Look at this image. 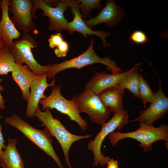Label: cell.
Here are the masks:
<instances>
[{
    "instance_id": "6da1fadb",
    "label": "cell",
    "mask_w": 168,
    "mask_h": 168,
    "mask_svg": "<svg viewBox=\"0 0 168 168\" xmlns=\"http://www.w3.org/2000/svg\"><path fill=\"white\" fill-rule=\"evenodd\" d=\"M139 127L136 130L123 133L117 131L114 132L108 135L109 140L111 145L115 146L120 140L126 138H131L140 142L139 146L142 147L144 152L152 149V144L157 141L163 140L165 145L168 147V126L166 124H161L158 127L153 125L139 122Z\"/></svg>"
},
{
    "instance_id": "7a4b0ae2",
    "label": "cell",
    "mask_w": 168,
    "mask_h": 168,
    "mask_svg": "<svg viewBox=\"0 0 168 168\" xmlns=\"http://www.w3.org/2000/svg\"><path fill=\"white\" fill-rule=\"evenodd\" d=\"M94 43V40L92 39L87 50L78 56L65 60L61 63H55L50 64L47 74V79H54L58 73L66 69L71 68L81 69L87 65L96 63L105 65L107 68L112 72V74L121 72L122 70L121 68L109 57L102 58L97 54L93 49Z\"/></svg>"
},
{
    "instance_id": "3957f363",
    "label": "cell",
    "mask_w": 168,
    "mask_h": 168,
    "mask_svg": "<svg viewBox=\"0 0 168 168\" xmlns=\"http://www.w3.org/2000/svg\"><path fill=\"white\" fill-rule=\"evenodd\" d=\"M4 122L19 130L28 139L50 156L58 168H64L52 145L53 136L47 129L45 128L42 130L35 129L15 114L6 118Z\"/></svg>"
},
{
    "instance_id": "277c9868",
    "label": "cell",
    "mask_w": 168,
    "mask_h": 168,
    "mask_svg": "<svg viewBox=\"0 0 168 168\" xmlns=\"http://www.w3.org/2000/svg\"><path fill=\"white\" fill-rule=\"evenodd\" d=\"M44 110V111H42L38 108L35 111V116L44 124L45 128L57 140L63 151L66 164L69 168H72L69 155L71 145L78 140L90 138L92 135H78L71 133L58 119L54 118L49 108H47Z\"/></svg>"
},
{
    "instance_id": "5b68a950",
    "label": "cell",
    "mask_w": 168,
    "mask_h": 168,
    "mask_svg": "<svg viewBox=\"0 0 168 168\" xmlns=\"http://www.w3.org/2000/svg\"><path fill=\"white\" fill-rule=\"evenodd\" d=\"M128 111L124 110L114 114L113 116L103 125L100 132L93 140H89L87 143L88 149L91 151L93 155V166H97L100 165L103 166L107 164L110 159L105 156L101 152V147L105 138L117 129L118 131L122 129L129 122Z\"/></svg>"
},
{
    "instance_id": "8992f818",
    "label": "cell",
    "mask_w": 168,
    "mask_h": 168,
    "mask_svg": "<svg viewBox=\"0 0 168 168\" xmlns=\"http://www.w3.org/2000/svg\"><path fill=\"white\" fill-rule=\"evenodd\" d=\"M61 84L52 86L50 95L41 100L39 104L42 105L43 110L47 108L54 109L61 114L67 115L71 120L75 122L82 131L86 130L87 122L80 115V112L72 99L68 100L65 98L60 92Z\"/></svg>"
},
{
    "instance_id": "52a82bcc",
    "label": "cell",
    "mask_w": 168,
    "mask_h": 168,
    "mask_svg": "<svg viewBox=\"0 0 168 168\" xmlns=\"http://www.w3.org/2000/svg\"><path fill=\"white\" fill-rule=\"evenodd\" d=\"M36 41L29 34L23 33L21 38L13 41L10 49L15 61L23 64L26 63L29 69L37 76L47 74L50 64L42 66L35 60L32 49L36 48Z\"/></svg>"
},
{
    "instance_id": "ba28073f",
    "label": "cell",
    "mask_w": 168,
    "mask_h": 168,
    "mask_svg": "<svg viewBox=\"0 0 168 168\" xmlns=\"http://www.w3.org/2000/svg\"><path fill=\"white\" fill-rule=\"evenodd\" d=\"M80 112L87 114L93 123L102 126L111 113L106 108L98 95L88 89L72 98Z\"/></svg>"
},
{
    "instance_id": "9c48e42d",
    "label": "cell",
    "mask_w": 168,
    "mask_h": 168,
    "mask_svg": "<svg viewBox=\"0 0 168 168\" xmlns=\"http://www.w3.org/2000/svg\"><path fill=\"white\" fill-rule=\"evenodd\" d=\"M34 0H10L8 12L12 15L10 19L16 28L23 33L29 34L36 28L33 20L35 18L33 11Z\"/></svg>"
},
{
    "instance_id": "30bf717a",
    "label": "cell",
    "mask_w": 168,
    "mask_h": 168,
    "mask_svg": "<svg viewBox=\"0 0 168 168\" xmlns=\"http://www.w3.org/2000/svg\"><path fill=\"white\" fill-rule=\"evenodd\" d=\"M33 11L35 13L37 9L42 10L41 15L49 18L48 29L58 32L63 30L72 34L69 28L68 22L64 16V12L68 8L65 0H59L55 7H52L45 3L43 0H34Z\"/></svg>"
},
{
    "instance_id": "8fae6325",
    "label": "cell",
    "mask_w": 168,
    "mask_h": 168,
    "mask_svg": "<svg viewBox=\"0 0 168 168\" xmlns=\"http://www.w3.org/2000/svg\"><path fill=\"white\" fill-rule=\"evenodd\" d=\"M159 78V87L155 93L154 100L147 109L141 110L139 115L129 122H139L153 125L156 121L165 117L168 112V98L164 94L162 89L161 80Z\"/></svg>"
},
{
    "instance_id": "7c38bea8",
    "label": "cell",
    "mask_w": 168,
    "mask_h": 168,
    "mask_svg": "<svg viewBox=\"0 0 168 168\" xmlns=\"http://www.w3.org/2000/svg\"><path fill=\"white\" fill-rule=\"evenodd\" d=\"M106 4L96 16L88 20L83 19L84 22L90 28L102 23H104L109 27L114 28L117 26L122 20L126 11L122 7L116 5L114 0H109Z\"/></svg>"
},
{
    "instance_id": "4fadbf2b",
    "label": "cell",
    "mask_w": 168,
    "mask_h": 168,
    "mask_svg": "<svg viewBox=\"0 0 168 168\" xmlns=\"http://www.w3.org/2000/svg\"><path fill=\"white\" fill-rule=\"evenodd\" d=\"M66 3L74 15L72 21L68 22V28L72 34L76 31L81 33L85 39L88 35H95L99 37L103 43V47L106 48L110 46L107 42L106 38L110 35V33L106 31L93 30L84 22L78 7L77 0H65Z\"/></svg>"
},
{
    "instance_id": "5bb4252c",
    "label": "cell",
    "mask_w": 168,
    "mask_h": 168,
    "mask_svg": "<svg viewBox=\"0 0 168 168\" xmlns=\"http://www.w3.org/2000/svg\"><path fill=\"white\" fill-rule=\"evenodd\" d=\"M140 64L137 63L130 70L117 74H109L104 71L96 72L91 80L86 83L85 89L98 95L105 89L118 84L126 75L138 68Z\"/></svg>"
},
{
    "instance_id": "9a60e30c",
    "label": "cell",
    "mask_w": 168,
    "mask_h": 168,
    "mask_svg": "<svg viewBox=\"0 0 168 168\" xmlns=\"http://www.w3.org/2000/svg\"><path fill=\"white\" fill-rule=\"evenodd\" d=\"M47 79V74L38 76L30 84V95L26 112V116L29 118H32L35 116V111L39 108V101L46 97L44 95L45 90L48 87L54 85V78L50 83H48Z\"/></svg>"
},
{
    "instance_id": "2e32d148",
    "label": "cell",
    "mask_w": 168,
    "mask_h": 168,
    "mask_svg": "<svg viewBox=\"0 0 168 168\" xmlns=\"http://www.w3.org/2000/svg\"><path fill=\"white\" fill-rule=\"evenodd\" d=\"M10 0H0V7L2 15L0 21V38L5 46L11 49L13 45V39L19 38L21 33L11 21L8 11Z\"/></svg>"
},
{
    "instance_id": "e0dca14e",
    "label": "cell",
    "mask_w": 168,
    "mask_h": 168,
    "mask_svg": "<svg viewBox=\"0 0 168 168\" xmlns=\"http://www.w3.org/2000/svg\"><path fill=\"white\" fill-rule=\"evenodd\" d=\"M124 90L118 84L98 95L106 109L114 114L124 110L123 104Z\"/></svg>"
},
{
    "instance_id": "ac0fdd59",
    "label": "cell",
    "mask_w": 168,
    "mask_h": 168,
    "mask_svg": "<svg viewBox=\"0 0 168 168\" xmlns=\"http://www.w3.org/2000/svg\"><path fill=\"white\" fill-rule=\"evenodd\" d=\"M15 61L16 64L12 72V77L20 87L23 99L27 101L30 95V84L38 76L27 66Z\"/></svg>"
},
{
    "instance_id": "d6986e66",
    "label": "cell",
    "mask_w": 168,
    "mask_h": 168,
    "mask_svg": "<svg viewBox=\"0 0 168 168\" xmlns=\"http://www.w3.org/2000/svg\"><path fill=\"white\" fill-rule=\"evenodd\" d=\"M8 142L3 152V160L1 166L3 168H25L23 159L16 148L17 139L8 138Z\"/></svg>"
},
{
    "instance_id": "ffe728a7",
    "label": "cell",
    "mask_w": 168,
    "mask_h": 168,
    "mask_svg": "<svg viewBox=\"0 0 168 168\" xmlns=\"http://www.w3.org/2000/svg\"><path fill=\"white\" fill-rule=\"evenodd\" d=\"M49 47L54 49V53L58 58L66 57L69 50V45L65 40L60 32L56 33L50 36L48 39Z\"/></svg>"
},
{
    "instance_id": "44dd1931",
    "label": "cell",
    "mask_w": 168,
    "mask_h": 168,
    "mask_svg": "<svg viewBox=\"0 0 168 168\" xmlns=\"http://www.w3.org/2000/svg\"><path fill=\"white\" fill-rule=\"evenodd\" d=\"M138 68L126 75L118 84L124 89L129 90L134 97L139 98Z\"/></svg>"
},
{
    "instance_id": "7402d4cb",
    "label": "cell",
    "mask_w": 168,
    "mask_h": 168,
    "mask_svg": "<svg viewBox=\"0 0 168 168\" xmlns=\"http://www.w3.org/2000/svg\"><path fill=\"white\" fill-rule=\"evenodd\" d=\"M16 64L10 49L6 46L0 49V75H7L12 72Z\"/></svg>"
},
{
    "instance_id": "603a6c76",
    "label": "cell",
    "mask_w": 168,
    "mask_h": 168,
    "mask_svg": "<svg viewBox=\"0 0 168 168\" xmlns=\"http://www.w3.org/2000/svg\"><path fill=\"white\" fill-rule=\"evenodd\" d=\"M139 98L144 104L150 103L154 100L155 93L151 89L148 82L140 73L139 75Z\"/></svg>"
},
{
    "instance_id": "cb8c5ba5",
    "label": "cell",
    "mask_w": 168,
    "mask_h": 168,
    "mask_svg": "<svg viewBox=\"0 0 168 168\" xmlns=\"http://www.w3.org/2000/svg\"><path fill=\"white\" fill-rule=\"evenodd\" d=\"M78 7L82 17L87 18L90 11L93 9L100 10L102 5L100 0H77Z\"/></svg>"
},
{
    "instance_id": "d4e9b609",
    "label": "cell",
    "mask_w": 168,
    "mask_h": 168,
    "mask_svg": "<svg viewBox=\"0 0 168 168\" xmlns=\"http://www.w3.org/2000/svg\"><path fill=\"white\" fill-rule=\"evenodd\" d=\"M129 40L137 44H142L149 41L146 34L142 31L136 30L130 35Z\"/></svg>"
},
{
    "instance_id": "484cf974",
    "label": "cell",
    "mask_w": 168,
    "mask_h": 168,
    "mask_svg": "<svg viewBox=\"0 0 168 168\" xmlns=\"http://www.w3.org/2000/svg\"><path fill=\"white\" fill-rule=\"evenodd\" d=\"M2 126L0 124V166H1L3 160V149H6L7 145H6L2 133Z\"/></svg>"
},
{
    "instance_id": "4316f807",
    "label": "cell",
    "mask_w": 168,
    "mask_h": 168,
    "mask_svg": "<svg viewBox=\"0 0 168 168\" xmlns=\"http://www.w3.org/2000/svg\"><path fill=\"white\" fill-rule=\"evenodd\" d=\"M107 168H119L118 161L110 158L107 163Z\"/></svg>"
},
{
    "instance_id": "83f0119b",
    "label": "cell",
    "mask_w": 168,
    "mask_h": 168,
    "mask_svg": "<svg viewBox=\"0 0 168 168\" xmlns=\"http://www.w3.org/2000/svg\"><path fill=\"white\" fill-rule=\"evenodd\" d=\"M44 2L48 5L52 7H55L57 5L59 1L57 0H43Z\"/></svg>"
},
{
    "instance_id": "f1b7e54d",
    "label": "cell",
    "mask_w": 168,
    "mask_h": 168,
    "mask_svg": "<svg viewBox=\"0 0 168 168\" xmlns=\"http://www.w3.org/2000/svg\"><path fill=\"white\" fill-rule=\"evenodd\" d=\"M3 79L0 78V82H2ZM3 88H2V87L0 86V109H4L5 108V100H3L2 96L1 94V91H2Z\"/></svg>"
},
{
    "instance_id": "f546056e",
    "label": "cell",
    "mask_w": 168,
    "mask_h": 168,
    "mask_svg": "<svg viewBox=\"0 0 168 168\" xmlns=\"http://www.w3.org/2000/svg\"><path fill=\"white\" fill-rule=\"evenodd\" d=\"M5 46V45L3 41L0 38V49Z\"/></svg>"
}]
</instances>
